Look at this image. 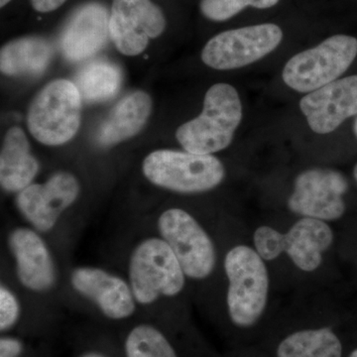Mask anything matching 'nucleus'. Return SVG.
Here are the masks:
<instances>
[{
    "label": "nucleus",
    "mask_w": 357,
    "mask_h": 357,
    "mask_svg": "<svg viewBox=\"0 0 357 357\" xmlns=\"http://www.w3.org/2000/svg\"><path fill=\"white\" fill-rule=\"evenodd\" d=\"M243 119L238 93L227 84H213L206 91L202 114L181 126L176 137L190 153L211 155L229 146Z\"/></svg>",
    "instance_id": "f257e3e1"
},
{
    "label": "nucleus",
    "mask_w": 357,
    "mask_h": 357,
    "mask_svg": "<svg viewBox=\"0 0 357 357\" xmlns=\"http://www.w3.org/2000/svg\"><path fill=\"white\" fill-rule=\"evenodd\" d=\"M128 282L136 303L150 306L160 298H172L182 292L185 274L169 244L162 237L151 236L133 248Z\"/></svg>",
    "instance_id": "f03ea898"
},
{
    "label": "nucleus",
    "mask_w": 357,
    "mask_h": 357,
    "mask_svg": "<svg viewBox=\"0 0 357 357\" xmlns=\"http://www.w3.org/2000/svg\"><path fill=\"white\" fill-rule=\"evenodd\" d=\"M82 102L74 82L59 79L46 84L33 98L28 109L30 133L48 146L69 142L81 126Z\"/></svg>",
    "instance_id": "7ed1b4c3"
},
{
    "label": "nucleus",
    "mask_w": 357,
    "mask_h": 357,
    "mask_svg": "<svg viewBox=\"0 0 357 357\" xmlns=\"http://www.w3.org/2000/svg\"><path fill=\"white\" fill-rule=\"evenodd\" d=\"M225 270L230 319L241 328L255 325L267 305L269 277L265 263L255 250L239 245L225 255Z\"/></svg>",
    "instance_id": "20e7f679"
},
{
    "label": "nucleus",
    "mask_w": 357,
    "mask_h": 357,
    "mask_svg": "<svg viewBox=\"0 0 357 357\" xmlns=\"http://www.w3.org/2000/svg\"><path fill=\"white\" fill-rule=\"evenodd\" d=\"M142 171L152 184L180 194L211 191L225 175L222 162L213 155L166 149L147 155Z\"/></svg>",
    "instance_id": "39448f33"
},
{
    "label": "nucleus",
    "mask_w": 357,
    "mask_h": 357,
    "mask_svg": "<svg viewBox=\"0 0 357 357\" xmlns=\"http://www.w3.org/2000/svg\"><path fill=\"white\" fill-rule=\"evenodd\" d=\"M357 56V39L335 35L294 56L283 70L284 83L299 93H312L337 81Z\"/></svg>",
    "instance_id": "423d86ee"
},
{
    "label": "nucleus",
    "mask_w": 357,
    "mask_h": 357,
    "mask_svg": "<svg viewBox=\"0 0 357 357\" xmlns=\"http://www.w3.org/2000/svg\"><path fill=\"white\" fill-rule=\"evenodd\" d=\"M160 237L177 256L185 276L203 280L215 269V245L206 230L188 211L178 208L164 211L157 220Z\"/></svg>",
    "instance_id": "0eeeda50"
},
{
    "label": "nucleus",
    "mask_w": 357,
    "mask_h": 357,
    "mask_svg": "<svg viewBox=\"0 0 357 357\" xmlns=\"http://www.w3.org/2000/svg\"><path fill=\"white\" fill-rule=\"evenodd\" d=\"M282 39L281 28L272 23L227 30L206 44L202 60L215 70L239 69L273 52Z\"/></svg>",
    "instance_id": "6e6552de"
},
{
    "label": "nucleus",
    "mask_w": 357,
    "mask_h": 357,
    "mask_svg": "<svg viewBox=\"0 0 357 357\" xmlns=\"http://www.w3.org/2000/svg\"><path fill=\"white\" fill-rule=\"evenodd\" d=\"M166 17L152 0H114L109 13V38L126 56H137L166 29Z\"/></svg>",
    "instance_id": "1a4fd4ad"
},
{
    "label": "nucleus",
    "mask_w": 357,
    "mask_h": 357,
    "mask_svg": "<svg viewBox=\"0 0 357 357\" xmlns=\"http://www.w3.org/2000/svg\"><path fill=\"white\" fill-rule=\"evenodd\" d=\"M347 190L349 183L344 174L333 169H310L296 178L288 206L305 218L338 220L345 211L342 196Z\"/></svg>",
    "instance_id": "9d476101"
},
{
    "label": "nucleus",
    "mask_w": 357,
    "mask_h": 357,
    "mask_svg": "<svg viewBox=\"0 0 357 357\" xmlns=\"http://www.w3.org/2000/svg\"><path fill=\"white\" fill-rule=\"evenodd\" d=\"M81 191L74 174L60 171L44 184H32L18 192V210L33 229L49 232L57 225L61 215L70 208Z\"/></svg>",
    "instance_id": "9b49d317"
},
{
    "label": "nucleus",
    "mask_w": 357,
    "mask_h": 357,
    "mask_svg": "<svg viewBox=\"0 0 357 357\" xmlns=\"http://www.w3.org/2000/svg\"><path fill=\"white\" fill-rule=\"evenodd\" d=\"M70 284L107 318L119 321L129 318L135 312L137 303L129 282L107 270L95 266L75 268Z\"/></svg>",
    "instance_id": "f8f14e48"
},
{
    "label": "nucleus",
    "mask_w": 357,
    "mask_h": 357,
    "mask_svg": "<svg viewBox=\"0 0 357 357\" xmlns=\"http://www.w3.org/2000/svg\"><path fill=\"white\" fill-rule=\"evenodd\" d=\"M300 109L314 132H333L357 114V76L337 79L301 100Z\"/></svg>",
    "instance_id": "ddd939ff"
},
{
    "label": "nucleus",
    "mask_w": 357,
    "mask_h": 357,
    "mask_svg": "<svg viewBox=\"0 0 357 357\" xmlns=\"http://www.w3.org/2000/svg\"><path fill=\"white\" fill-rule=\"evenodd\" d=\"M21 285L34 293L50 290L56 282V269L48 246L34 229L20 227L8 237Z\"/></svg>",
    "instance_id": "4468645a"
},
{
    "label": "nucleus",
    "mask_w": 357,
    "mask_h": 357,
    "mask_svg": "<svg viewBox=\"0 0 357 357\" xmlns=\"http://www.w3.org/2000/svg\"><path fill=\"white\" fill-rule=\"evenodd\" d=\"M109 37V13L102 4L91 2L70 16L60 38L61 51L70 62L93 57Z\"/></svg>",
    "instance_id": "2eb2a0df"
},
{
    "label": "nucleus",
    "mask_w": 357,
    "mask_h": 357,
    "mask_svg": "<svg viewBox=\"0 0 357 357\" xmlns=\"http://www.w3.org/2000/svg\"><path fill=\"white\" fill-rule=\"evenodd\" d=\"M152 112L147 93L136 91L122 98L98 126L96 141L100 147H112L140 132Z\"/></svg>",
    "instance_id": "dca6fc26"
},
{
    "label": "nucleus",
    "mask_w": 357,
    "mask_h": 357,
    "mask_svg": "<svg viewBox=\"0 0 357 357\" xmlns=\"http://www.w3.org/2000/svg\"><path fill=\"white\" fill-rule=\"evenodd\" d=\"M333 241V230L324 220L304 218L284 234V251L302 271L318 269L323 252Z\"/></svg>",
    "instance_id": "f3484780"
},
{
    "label": "nucleus",
    "mask_w": 357,
    "mask_h": 357,
    "mask_svg": "<svg viewBox=\"0 0 357 357\" xmlns=\"http://www.w3.org/2000/svg\"><path fill=\"white\" fill-rule=\"evenodd\" d=\"M39 163L31 153L24 131L14 126L7 131L0 154V184L9 192H20L31 185Z\"/></svg>",
    "instance_id": "a211bd4d"
},
{
    "label": "nucleus",
    "mask_w": 357,
    "mask_h": 357,
    "mask_svg": "<svg viewBox=\"0 0 357 357\" xmlns=\"http://www.w3.org/2000/svg\"><path fill=\"white\" fill-rule=\"evenodd\" d=\"M54 48L48 40L27 36L13 40L0 52V70L6 76H38L50 65Z\"/></svg>",
    "instance_id": "6ab92c4d"
},
{
    "label": "nucleus",
    "mask_w": 357,
    "mask_h": 357,
    "mask_svg": "<svg viewBox=\"0 0 357 357\" xmlns=\"http://www.w3.org/2000/svg\"><path fill=\"white\" fill-rule=\"evenodd\" d=\"M74 83L84 102H105L121 89L122 72L119 66L109 61H95L79 70Z\"/></svg>",
    "instance_id": "aec40b11"
},
{
    "label": "nucleus",
    "mask_w": 357,
    "mask_h": 357,
    "mask_svg": "<svg viewBox=\"0 0 357 357\" xmlns=\"http://www.w3.org/2000/svg\"><path fill=\"white\" fill-rule=\"evenodd\" d=\"M342 345L331 328L305 330L282 340L278 357H342Z\"/></svg>",
    "instance_id": "412c9836"
},
{
    "label": "nucleus",
    "mask_w": 357,
    "mask_h": 357,
    "mask_svg": "<svg viewBox=\"0 0 357 357\" xmlns=\"http://www.w3.org/2000/svg\"><path fill=\"white\" fill-rule=\"evenodd\" d=\"M128 357H178L165 335L153 326L139 325L126 342Z\"/></svg>",
    "instance_id": "4be33fe9"
},
{
    "label": "nucleus",
    "mask_w": 357,
    "mask_h": 357,
    "mask_svg": "<svg viewBox=\"0 0 357 357\" xmlns=\"http://www.w3.org/2000/svg\"><path fill=\"white\" fill-rule=\"evenodd\" d=\"M280 0H201L199 9L206 20L222 22L237 15L248 7L267 9Z\"/></svg>",
    "instance_id": "5701e85b"
},
{
    "label": "nucleus",
    "mask_w": 357,
    "mask_h": 357,
    "mask_svg": "<svg viewBox=\"0 0 357 357\" xmlns=\"http://www.w3.org/2000/svg\"><path fill=\"white\" fill-rule=\"evenodd\" d=\"M255 245L256 252L263 260L272 261L284 251V234L270 227H260L255 230Z\"/></svg>",
    "instance_id": "b1692460"
},
{
    "label": "nucleus",
    "mask_w": 357,
    "mask_h": 357,
    "mask_svg": "<svg viewBox=\"0 0 357 357\" xmlns=\"http://www.w3.org/2000/svg\"><path fill=\"white\" fill-rule=\"evenodd\" d=\"M20 316V304L15 294L6 285L0 287V330H8Z\"/></svg>",
    "instance_id": "393cba45"
},
{
    "label": "nucleus",
    "mask_w": 357,
    "mask_h": 357,
    "mask_svg": "<svg viewBox=\"0 0 357 357\" xmlns=\"http://www.w3.org/2000/svg\"><path fill=\"white\" fill-rule=\"evenodd\" d=\"M22 347L20 340L10 337L1 338L0 340V357H17Z\"/></svg>",
    "instance_id": "a878e982"
},
{
    "label": "nucleus",
    "mask_w": 357,
    "mask_h": 357,
    "mask_svg": "<svg viewBox=\"0 0 357 357\" xmlns=\"http://www.w3.org/2000/svg\"><path fill=\"white\" fill-rule=\"evenodd\" d=\"M34 10L39 13H49L64 6L68 0H30Z\"/></svg>",
    "instance_id": "bb28decb"
},
{
    "label": "nucleus",
    "mask_w": 357,
    "mask_h": 357,
    "mask_svg": "<svg viewBox=\"0 0 357 357\" xmlns=\"http://www.w3.org/2000/svg\"><path fill=\"white\" fill-rule=\"evenodd\" d=\"M11 0H0V7H1V8H3L4 6H6L7 4L9 3V2H10Z\"/></svg>",
    "instance_id": "cd10ccee"
},
{
    "label": "nucleus",
    "mask_w": 357,
    "mask_h": 357,
    "mask_svg": "<svg viewBox=\"0 0 357 357\" xmlns=\"http://www.w3.org/2000/svg\"><path fill=\"white\" fill-rule=\"evenodd\" d=\"M83 357H103V356H100V354H86V356H84Z\"/></svg>",
    "instance_id": "c85d7f7f"
},
{
    "label": "nucleus",
    "mask_w": 357,
    "mask_h": 357,
    "mask_svg": "<svg viewBox=\"0 0 357 357\" xmlns=\"http://www.w3.org/2000/svg\"><path fill=\"white\" fill-rule=\"evenodd\" d=\"M354 178H356V180L357 182V164H356V167H354Z\"/></svg>",
    "instance_id": "c756f323"
},
{
    "label": "nucleus",
    "mask_w": 357,
    "mask_h": 357,
    "mask_svg": "<svg viewBox=\"0 0 357 357\" xmlns=\"http://www.w3.org/2000/svg\"><path fill=\"white\" fill-rule=\"evenodd\" d=\"M354 133H356L357 137V119L356 122H354Z\"/></svg>",
    "instance_id": "7c9ffc66"
},
{
    "label": "nucleus",
    "mask_w": 357,
    "mask_h": 357,
    "mask_svg": "<svg viewBox=\"0 0 357 357\" xmlns=\"http://www.w3.org/2000/svg\"><path fill=\"white\" fill-rule=\"evenodd\" d=\"M349 357H357V349L356 351H352V354H351V356Z\"/></svg>",
    "instance_id": "2f4dec72"
}]
</instances>
